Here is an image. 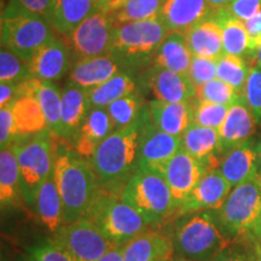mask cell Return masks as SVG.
<instances>
[{
  "mask_svg": "<svg viewBox=\"0 0 261 261\" xmlns=\"http://www.w3.org/2000/svg\"><path fill=\"white\" fill-rule=\"evenodd\" d=\"M253 242H254V248H255L256 261H261V242L255 240H253Z\"/></svg>",
  "mask_w": 261,
  "mask_h": 261,
  "instance_id": "obj_54",
  "label": "cell"
},
{
  "mask_svg": "<svg viewBox=\"0 0 261 261\" xmlns=\"http://www.w3.org/2000/svg\"><path fill=\"white\" fill-rule=\"evenodd\" d=\"M115 25L106 12L90 15L73 32L64 35L74 62L112 54Z\"/></svg>",
  "mask_w": 261,
  "mask_h": 261,
  "instance_id": "obj_11",
  "label": "cell"
},
{
  "mask_svg": "<svg viewBox=\"0 0 261 261\" xmlns=\"http://www.w3.org/2000/svg\"><path fill=\"white\" fill-rule=\"evenodd\" d=\"M18 136L35 135L47 128L45 114L39 100L33 96H24L11 106Z\"/></svg>",
  "mask_w": 261,
  "mask_h": 261,
  "instance_id": "obj_33",
  "label": "cell"
},
{
  "mask_svg": "<svg viewBox=\"0 0 261 261\" xmlns=\"http://www.w3.org/2000/svg\"><path fill=\"white\" fill-rule=\"evenodd\" d=\"M231 190L232 187L218 168L207 169L200 181L179 205L177 213L182 215L217 210L223 204Z\"/></svg>",
  "mask_w": 261,
  "mask_h": 261,
  "instance_id": "obj_14",
  "label": "cell"
},
{
  "mask_svg": "<svg viewBox=\"0 0 261 261\" xmlns=\"http://www.w3.org/2000/svg\"><path fill=\"white\" fill-rule=\"evenodd\" d=\"M248 35H249L250 55H256L261 46V12L244 22Z\"/></svg>",
  "mask_w": 261,
  "mask_h": 261,
  "instance_id": "obj_48",
  "label": "cell"
},
{
  "mask_svg": "<svg viewBox=\"0 0 261 261\" xmlns=\"http://www.w3.org/2000/svg\"><path fill=\"white\" fill-rule=\"evenodd\" d=\"M33 208L38 214L41 224L50 231L51 233L56 232L64 224L63 203L57 184L55 181L54 172L41 188L39 189Z\"/></svg>",
  "mask_w": 261,
  "mask_h": 261,
  "instance_id": "obj_29",
  "label": "cell"
},
{
  "mask_svg": "<svg viewBox=\"0 0 261 261\" xmlns=\"http://www.w3.org/2000/svg\"><path fill=\"white\" fill-rule=\"evenodd\" d=\"M257 174L261 175V149H260V155H259V168H257Z\"/></svg>",
  "mask_w": 261,
  "mask_h": 261,
  "instance_id": "obj_56",
  "label": "cell"
},
{
  "mask_svg": "<svg viewBox=\"0 0 261 261\" xmlns=\"http://www.w3.org/2000/svg\"><path fill=\"white\" fill-rule=\"evenodd\" d=\"M91 109L87 90L69 83L62 91L61 104V139L76 142L81 126Z\"/></svg>",
  "mask_w": 261,
  "mask_h": 261,
  "instance_id": "obj_19",
  "label": "cell"
},
{
  "mask_svg": "<svg viewBox=\"0 0 261 261\" xmlns=\"http://www.w3.org/2000/svg\"><path fill=\"white\" fill-rule=\"evenodd\" d=\"M169 31L161 19L129 22L115 27L112 54L126 67L143 65L154 56Z\"/></svg>",
  "mask_w": 261,
  "mask_h": 261,
  "instance_id": "obj_9",
  "label": "cell"
},
{
  "mask_svg": "<svg viewBox=\"0 0 261 261\" xmlns=\"http://www.w3.org/2000/svg\"><path fill=\"white\" fill-rule=\"evenodd\" d=\"M22 83H0V108L11 107L16 100L23 97Z\"/></svg>",
  "mask_w": 261,
  "mask_h": 261,
  "instance_id": "obj_47",
  "label": "cell"
},
{
  "mask_svg": "<svg viewBox=\"0 0 261 261\" xmlns=\"http://www.w3.org/2000/svg\"><path fill=\"white\" fill-rule=\"evenodd\" d=\"M143 120L144 110L135 123L126 128L114 130L98 145L90 159L104 190L120 194L123 185L136 172Z\"/></svg>",
  "mask_w": 261,
  "mask_h": 261,
  "instance_id": "obj_2",
  "label": "cell"
},
{
  "mask_svg": "<svg viewBox=\"0 0 261 261\" xmlns=\"http://www.w3.org/2000/svg\"><path fill=\"white\" fill-rule=\"evenodd\" d=\"M56 35L46 18L29 11L18 0H10L3 10L2 45L24 60L31 61Z\"/></svg>",
  "mask_w": 261,
  "mask_h": 261,
  "instance_id": "obj_5",
  "label": "cell"
},
{
  "mask_svg": "<svg viewBox=\"0 0 261 261\" xmlns=\"http://www.w3.org/2000/svg\"><path fill=\"white\" fill-rule=\"evenodd\" d=\"M181 148V137L168 135L159 129L150 119L148 110H144L137 168L156 169L161 172L163 166Z\"/></svg>",
  "mask_w": 261,
  "mask_h": 261,
  "instance_id": "obj_12",
  "label": "cell"
},
{
  "mask_svg": "<svg viewBox=\"0 0 261 261\" xmlns=\"http://www.w3.org/2000/svg\"><path fill=\"white\" fill-rule=\"evenodd\" d=\"M74 261H98L117 247L86 218L63 224L48 240Z\"/></svg>",
  "mask_w": 261,
  "mask_h": 261,
  "instance_id": "obj_10",
  "label": "cell"
},
{
  "mask_svg": "<svg viewBox=\"0 0 261 261\" xmlns=\"http://www.w3.org/2000/svg\"><path fill=\"white\" fill-rule=\"evenodd\" d=\"M196 89L217 77V61L211 58L194 56L188 74Z\"/></svg>",
  "mask_w": 261,
  "mask_h": 261,
  "instance_id": "obj_43",
  "label": "cell"
},
{
  "mask_svg": "<svg viewBox=\"0 0 261 261\" xmlns=\"http://www.w3.org/2000/svg\"><path fill=\"white\" fill-rule=\"evenodd\" d=\"M231 2H232V0H208L211 8L213 9L215 12L221 11V10L226 9L227 6L230 5Z\"/></svg>",
  "mask_w": 261,
  "mask_h": 261,
  "instance_id": "obj_53",
  "label": "cell"
},
{
  "mask_svg": "<svg viewBox=\"0 0 261 261\" xmlns=\"http://www.w3.org/2000/svg\"><path fill=\"white\" fill-rule=\"evenodd\" d=\"M214 15L208 0H166L160 19L169 32L187 33Z\"/></svg>",
  "mask_w": 261,
  "mask_h": 261,
  "instance_id": "obj_21",
  "label": "cell"
},
{
  "mask_svg": "<svg viewBox=\"0 0 261 261\" xmlns=\"http://www.w3.org/2000/svg\"><path fill=\"white\" fill-rule=\"evenodd\" d=\"M120 198L136 208L149 224L158 223L177 211L174 198L162 173L138 167L123 185Z\"/></svg>",
  "mask_w": 261,
  "mask_h": 261,
  "instance_id": "obj_7",
  "label": "cell"
},
{
  "mask_svg": "<svg viewBox=\"0 0 261 261\" xmlns=\"http://www.w3.org/2000/svg\"><path fill=\"white\" fill-rule=\"evenodd\" d=\"M260 210L261 175L256 174L232 188L223 204L210 212L224 236L232 242L249 232Z\"/></svg>",
  "mask_w": 261,
  "mask_h": 261,
  "instance_id": "obj_8",
  "label": "cell"
},
{
  "mask_svg": "<svg viewBox=\"0 0 261 261\" xmlns=\"http://www.w3.org/2000/svg\"><path fill=\"white\" fill-rule=\"evenodd\" d=\"M172 261H189V260H184V259H177V260H172Z\"/></svg>",
  "mask_w": 261,
  "mask_h": 261,
  "instance_id": "obj_57",
  "label": "cell"
},
{
  "mask_svg": "<svg viewBox=\"0 0 261 261\" xmlns=\"http://www.w3.org/2000/svg\"><path fill=\"white\" fill-rule=\"evenodd\" d=\"M29 61L24 60L6 46L0 50V83L18 84L31 79Z\"/></svg>",
  "mask_w": 261,
  "mask_h": 261,
  "instance_id": "obj_37",
  "label": "cell"
},
{
  "mask_svg": "<svg viewBox=\"0 0 261 261\" xmlns=\"http://www.w3.org/2000/svg\"><path fill=\"white\" fill-rule=\"evenodd\" d=\"M225 10L233 17L246 22L261 12V0H232Z\"/></svg>",
  "mask_w": 261,
  "mask_h": 261,
  "instance_id": "obj_45",
  "label": "cell"
},
{
  "mask_svg": "<svg viewBox=\"0 0 261 261\" xmlns=\"http://www.w3.org/2000/svg\"><path fill=\"white\" fill-rule=\"evenodd\" d=\"M248 241L234 240L225 247L221 252L214 257L213 261H256L255 248L253 238L247 234Z\"/></svg>",
  "mask_w": 261,
  "mask_h": 261,
  "instance_id": "obj_41",
  "label": "cell"
},
{
  "mask_svg": "<svg viewBox=\"0 0 261 261\" xmlns=\"http://www.w3.org/2000/svg\"><path fill=\"white\" fill-rule=\"evenodd\" d=\"M97 11L98 0H52L47 21L57 35L64 37Z\"/></svg>",
  "mask_w": 261,
  "mask_h": 261,
  "instance_id": "obj_23",
  "label": "cell"
},
{
  "mask_svg": "<svg viewBox=\"0 0 261 261\" xmlns=\"http://www.w3.org/2000/svg\"><path fill=\"white\" fill-rule=\"evenodd\" d=\"M18 137L11 107L0 108V148L10 146Z\"/></svg>",
  "mask_w": 261,
  "mask_h": 261,
  "instance_id": "obj_44",
  "label": "cell"
},
{
  "mask_svg": "<svg viewBox=\"0 0 261 261\" xmlns=\"http://www.w3.org/2000/svg\"><path fill=\"white\" fill-rule=\"evenodd\" d=\"M54 178L63 203L64 224L84 218L102 191L90 160L67 146H57L55 151Z\"/></svg>",
  "mask_w": 261,
  "mask_h": 261,
  "instance_id": "obj_1",
  "label": "cell"
},
{
  "mask_svg": "<svg viewBox=\"0 0 261 261\" xmlns=\"http://www.w3.org/2000/svg\"><path fill=\"white\" fill-rule=\"evenodd\" d=\"M243 94L257 125L261 126V68L257 64L250 68Z\"/></svg>",
  "mask_w": 261,
  "mask_h": 261,
  "instance_id": "obj_42",
  "label": "cell"
},
{
  "mask_svg": "<svg viewBox=\"0 0 261 261\" xmlns=\"http://www.w3.org/2000/svg\"><path fill=\"white\" fill-rule=\"evenodd\" d=\"M173 247L180 259L213 261L231 243L224 236L210 211L182 214L173 232Z\"/></svg>",
  "mask_w": 261,
  "mask_h": 261,
  "instance_id": "obj_4",
  "label": "cell"
},
{
  "mask_svg": "<svg viewBox=\"0 0 261 261\" xmlns=\"http://www.w3.org/2000/svg\"><path fill=\"white\" fill-rule=\"evenodd\" d=\"M25 9L47 19L52 0H18Z\"/></svg>",
  "mask_w": 261,
  "mask_h": 261,
  "instance_id": "obj_49",
  "label": "cell"
},
{
  "mask_svg": "<svg viewBox=\"0 0 261 261\" xmlns=\"http://www.w3.org/2000/svg\"><path fill=\"white\" fill-rule=\"evenodd\" d=\"M184 34L194 56L218 61L225 54L223 33L215 15L194 25Z\"/></svg>",
  "mask_w": 261,
  "mask_h": 261,
  "instance_id": "obj_25",
  "label": "cell"
},
{
  "mask_svg": "<svg viewBox=\"0 0 261 261\" xmlns=\"http://www.w3.org/2000/svg\"><path fill=\"white\" fill-rule=\"evenodd\" d=\"M255 57H256V64L261 68V46L259 47V50H257Z\"/></svg>",
  "mask_w": 261,
  "mask_h": 261,
  "instance_id": "obj_55",
  "label": "cell"
},
{
  "mask_svg": "<svg viewBox=\"0 0 261 261\" xmlns=\"http://www.w3.org/2000/svg\"><path fill=\"white\" fill-rule=\"evenodd\" d=\"M242 94L238 93L232 86L225 83V81L215 79L208 81L203 86L197 89V99L207 100V102L228 106L233 104Z\"/></svg>",
  "mask_w": 261,
  "mask_h": 261,
  "instance_id": "obj_39",
  "label": "cell"
},
{
  "mask_svg": "<svg viewBox=\"0 0 261 261\" xmlns=\"http://www.w3.org/2000/svg\"><path fill=\"white\" fill-rule=\"evenodd\" d=\"M166 0H128L121 8L109 14L115 27L129 22L160 19Z\"/></svg>",
  "mask_w": 261,
  "mask_h": 261,
  "instance_id": "obj_35",
  "label": "cell"
},
{
  "mask_svg": "<svg viewBox=\"0 0 261 261\" xmlns=\"http://www.w3.org/2000/svg\"><path fill=\"white\" fill-rule=\"evenodd\" d=\"M257 122L242 94L231 104L223 125L218 129L220 137V152L226 154L231 149L252 138Z\"/></svg>",
  "mask_w": 261,
  "mask_h": 261,
  "instance_id": "obj_18",
  "label": "cell"
},
{
  "mask_svg": "<svg viewBox=\"0 0 261 261\" xmlns=\"http://www.w3.org/2000/svg\"><path fill=\"white\" fill-rule=\"evenodd\" d=\"M207 169L203 162L182 148L163 166L161 173L171 189L177 210Z\"/></svg>",
  "mask_w": 261,
  "mask_h": 261,
  "instance_id": "obj_13",
  "label": "cell"
},
{
  "mask_svg": "<svg viewBox=\"0 0 261 261\" xmlns=\"http://www.w3.org/2000/svg\"><path fill=\"white\" fill-rule=\"evenodd\" d=\"M123 69L125 65L113 54H109L74 62L68 73V79L69 83L90 90L112 79Z\"/></svg>",
  "mask_w": 261,
  "mask_h": 261,
  "instance_id": "obj_20",
  "label": "cell"
},
{
  "mask_svg": "<svg viewBox=\"0 0 261 261\" xmlns=\"http://www.w3.org/2000/svg\"><path fill=\"white\" fill-rule=\"evenodd\" d=\"M31 261H74L71 257L61 250L60 248L54 246L51 242L41 244L32 250Z\"/></svg>",
  "mask_w": 261,
  "mask_h": 261,
  "instance_id": "obj_46",
  "label": "cell"
},
{
  "mask_svg": "<svg viewBox=\"0 0 261 261\" xmlns=\"http://www.w3.org/2000/svg\"><path fill=\"white\" fill-rule=\"evenodd\" d=\"M146 86L154 99L169 103H190L197 89L185 75L154 65L146 75Z\"/></svg>",
  "mask_w": 261,
  "mask_h": 261,
  "instance_id": "obj_17",
  "label": "cell"
},
{
  "mask_svg": "<svg viewBox=\"0 0 261 261\" xmlns=\"http://www.w3.org/2000/svg\"><path fill=\"white\" fill-rule=\"evenodd\" d=\"M148 112L159 129L175 137L184 135L194 117L190 103H169L154 99L149 103Z\"/></svg>",
  "mask_w": 261,
  "mask_h": 261,
  "instance_id": "obj_24",
  "label": "cell"
},
{
  "mask_svg": "<svg viewBox=\"0 0 261 261\" xmlns=\"http://www.w3.org/2000/svg\"><path fill=\"white\" fill-rule=\"evenodd\" d=\"M192 109H194L192 122L203 127L219 129L220 126L223 125L225 117L227 115L230 107L197 99L195 107H192Z\"/></svg>",
  "mask_w": 261,
  "mask_h": 261,
  "instance_id": "obj_40",
  "label": "cell"
},
{
  "mask_svg": "<svg viewBox=\"0 0 261 261\" xmlns=\"http://www.w3.org/2000/svg\"><path fill=\"white\" fill-rule=\"evenodd\" d=\"M84 218L89 219L115 246H125L150 225L136 208L115 192L102 189Z\"/></svg>",
  "mask_w": 261,
  "mask_h": 261,
  "instance_id": "obj_6",
  "label": "cell"
},
{
  "mask_svg": "<svg viewBox=\"0 0 261 261\" xmlns=\"http://www.w3.org/2000/svg\"><path fill=\"white\" fill-rule=\"evenodd\" d=\"M22 197L19 188V168L14 145L0 151V202L2 208L15 203Z\"/></svg>",
  "mask_w": 261,
  "mask_h": 261,
  "instance_id": "obj_31",
  "label": "cell"
},
{
  "mask_svg": "<svg viewBox=\"0 0 261 261\" xmlns=\"http://www.w3.org/2000/svg\"><path fill=\"white\" fill-rule=\"evenodd\" d=\"M55 136L46 128L35 135L18 136L12 145L19 168V188L24 203L33 207L41 185L55 166Z\"/></svg>",
  "mask_w": 261,
  "mask_h": 261,
  "instance_id": "obj_3",
  "label": "cell"
},
{
  "mask_svg": "<svg viewBox=\"0 0 261 261\" xmlns=\"http://www.w3.org/2000/svg\"><path fill=\"white\" fill-rule=\"evenodd\" d=\"M136 89L135 79L126 71H121L99 86L87 90V96L91 108H107L120 98L136 93Z\"/></svg>",
  "mask_w": 261,
  "mask_h": 261,
  "instance_id": "obj_34",
  "label": "cell"
},
{
  "mask_svg": "<svg viewBox=\"0 0 261 261\" xmlns=\"http://www.w3.org/2000/svg\"><path fill=\"white\" fill-rule=\"evenodd\" d=\"M247 234H249V236L252 237L253 240L259 241V242H261V210H260L259 215H257L255 223L253 224L252 228H250L249 232H248Z\"/></svg>",
  "mask_w": 261,
  "mask_h": 261,
  "instance_id": "obj_52",
  "label": "cell"
},
{
  "mask_svg": "<svg viewBox=\"0 0 261 261\" xmlns=\"http://www.w3.org/2000/svg\"><path fill=\"white\" fill-rule=\"evenodd\" d=\"M127 2L128 0H98V8H99V11L109 15L115 10L121 8Z\"/></svg>",
  "mask_w": 261,
  "mask_h": 261,
  "instance_id": "obj_50",
  "label": "cell"
},
{
  "mask_svg": "<svg viewBox=\"0 0 261 261\" xmlns=\"http://www.w3.org/2000/svg\"><path fill=\"white\" fill-rule=\"evenodd\" d=\"M114 130L115 126L107 108H91L73 145L74 150L85 159L90 160L98 145Z\"/></svg>",
  "mask_w": 261,
  "mask_h": 261,
  "instance_id": "obj_22",
  "label": "cell"
},
{
  "mask_svg": "<svg viewBox=\"0 0 261 261\" xmlns=\"http://www.w3.org/2000/svg\"><path fill=\"white\" fill-rule=\"evenodd\" d=\"M73 60L63 38L56 35L35 52L29 61V74L42 81H58L69 73Z\"/></svg>",
  "mask_w": 261,
  "mask_h": 261,
  "instance_id": "obj_15",
  "label": "cell"
},
{
  "mask_svg": "<svg viewBox=\"0 0 261 261\" xmlns=\"http://www.w3.org/2000/svg\"><path fill=\"white\" fill-rule=\"evenodd\" d=\"M98 9H99V8H98Z\"/></svg>",
  "mask_w": 261,
  "mask_h": 261,
  "instance_id": "obj_59",
  "label": "cell"
},
{
  "mask_svg": "<svg viewBox=\"0 0 261 261\" xmlns=\"http://www.w3.org/2000/svg\"><path fill=\"white\" fill-rule=\"evenodd\" d=\"M98 261H123V246L114 247Z\"/></svg>",
  "mask_w": 261,
  "mask_h": 261,
  "instance_id": "obj_51",
  "label": "cell"
},
{
  "mask_svg": "<svg viewBox=\"0 0 261 261\" xmlns=\"http://www.w3.org/2000/svg\"><path fill=\"white\" fill-rule=\"evenodd\" d=\"M194 55L181 32H169L154 56V65L188 76ZM189 77V76H188Z\"/></svg>",
  "mask_w": 261,
  "mask_h": 261,
  "instance_id": "obj_28",
  "label": "cell"
},
{
  "mask_svg": "<svg viewBox=\"0 0 261 261\" xmlns=\"http://www.w3.org/2000/svg\"><path fill=\"white\" fill-rule=\"evenodd\" d=\"M24 96L35 97L40 103L45 114L47 128L55 137H61V104L62 92L51 81H42L31 77L22 83Z\"/></svg>",
  "mask_w": 261,
  "mask_h": 261,
  "instance_id": "obj_26",
  "label": "cell"
},
{
  "mask_svg": "<svg viewBox=\"0 0 261 261\" xmlns=\"http://www.w3.org/2000/svg\"><path fill=\"white\" fill-rule=\"evenodd\" d=\"M181 145L189 154L194 156L207 166L212 159L219 152L220 154V137L218 129L203 127L192 122L184 135L181 136Z\"/></svg>",
  "mask_w": 261,
  "mask_h": 261,
  "instance_id": "obj_30",
  "label": "cell"
},
{
  "mask_svg": "<svg viewBox=\"0 0 261 261\" xmlns=\"http://www.w3.org/2000/svg\"><path fill=\"white\" fill-rule=\"evenodd\" d=\"M215 18L221 27L225 54L240 57L250 55L249 35L244 22L233 17L226 10L215 12Z\"/></svg>",
  "mask_w": 261,
  "mask_h": 261,
  "instance_id": "obj_32",
  "label": "cell"
},
{
  "mask_svg": "<svg viewBox=\"0 0 261 261\" xmlns=\"http://www.w3.org/2000/svg\"><path fill=\"white\" fill-rule=\"evenodd\" d=\"M250 68L243 57L224 54L217 61V77L232 86L238 93L243 94L249 76Z\"/></svg>",
  "mask_w": 261,
  "mask_h": 261,
  "instance_id": "obj_36",
  "label": "cell"
},
{
  "mask_svg": "<svg viewBox=\"0 0 261 261\" xmlns=\"http://www.w3.org/2000/svg\"><path fill=\"white\" fill-rule=\"evenodd\" d=\"M156 261H169V260H156Z\"/></svg>",
  "mask_w": 261,
  "mask_h": 261,
  "instance_id": "obj_58",
  "label": "cell"
},
{
  "mask_svg": "<svg viewBox=\"0 0 261 261\" xmlns=\"http://www.w3.org/2000/svg\"><path fill=\"white\" fill-rule=\"evenodd\" d=\"M174 247L167 236L143 232L123 246V261H171Z\"/></svg>",
  "mask_w": 261,
  "mask_h": 261,
  "instance_id": "obj_27",
  "label": "cell"
},
{
  "mask_svg": "<svg viewBox=\"0 0 261 261\" xmlns=\"http://www.w3.org/2000/svg\"><path fill=\"white\" fill-rule=\"evenodd\" d=\"M260 149L261 142L248 139L224 154L217 167L218 171L232 188L249 180L257 174Z\"/></svg>",
  "mask_w": 261,
  "mask_h": 261,
  "instance_id": "obj_16",
  "label": "cell"
},
{
  "mask_svg": "<svg viewBox=\"0 0 261 261\" xmlns=\"http://www.w3.org/2000/svg\"><path fill=\"white\" fill-rule=\"evenodd\" d=\"M107 110L112 117L115 129L126 128L135 123L143 112L140 99L136 93L115 100L107 107Z\"/></svg>",
  "mask_w": 261,
  "mask_h": 261,
  "instance_id": "obj_38",
  "label": "cell"
}]
</instances>
